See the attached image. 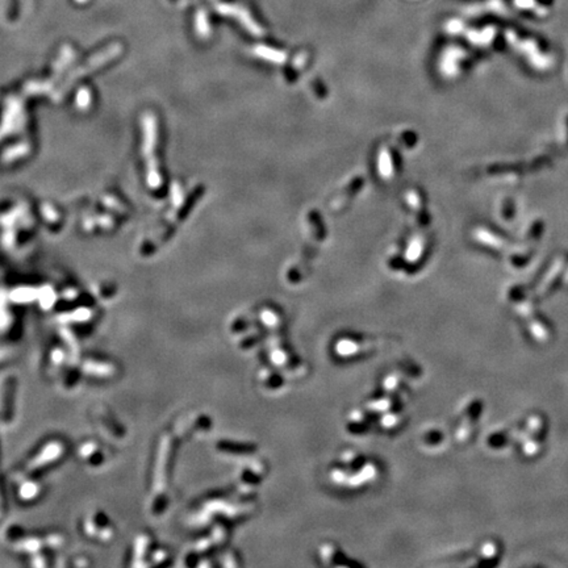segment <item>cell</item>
Masks as SVG:
<instances>
[{
    "label": "cell",
    "instance_id": "3957f363",
    "mask_svg": "<svg viewBox=\"0 0 568 568\" xmlns=\"http://www.w3.org/2000/svg\"><path fill=\"white\" fill-rule=\"evenodd\" d=\"M378 171L381 175V178H384L385 180L392 178L393 175V165H392V158H391V153L387 149H383L379 154L378 160Z\"/></svg>",
    "mask_w": 568,
    "mask_h": 568
},
{
    "label": "cell",
    "instance_id": "6da1fadb",
    "mask_svg": "<svg viewBox=\"0 0 568 568\" xmlns=\"http://www.w3.org/2000/svg\"><path fill=\"white\" fill-rule=\"evenodd\" d=\"M217 11L220 13H222V15L233 16V17L240 20L241 24H242L243 27H245V29H247L250 33L255 34V36H262V34H263L261 27L254 21V19H252V16L249 15V12H247L245 8H241V7L238 6H233V4H221V6H217Z\"/></svg>",
    "mask_w": 568,
    "mask_h": 568
},
{
    "label": "cell",
    "instance_id": "5b68a950",
    "mask_svg": "<svg viewBox=\"0 0 568 568\" xmlns=\"http://www.w3.org/2000/svg\"><path fill=\"white\" fill-rule=\"evenodd\" d=\"M421 250H422V243H421L420 238L412 241V243L409 245L408 252H406V258L408 259H416L420 255Z\"/></svg>",
    "mask_w": 568,
    "mask_h": 568
},
{
    "label": "cell",
    "instance_id": "7a4b0ae2",
    "mask_svg": "<svg viewBox=\"0 0 568 568\" xmlns=\"http://www.w3.org/2000/svg\"><path fill=\"white\" fill-rule=\"evenodd\" d=\"M254 52L255 54H257L258 57H261L262 59H266V61L268 62H274V63H278V65H282L283 62H286L287 59V56L283 52L271 49V48H267V47H262V45L255 48Z\"/></svg>",
    "mask_w": 568,
    "mask_h": 568
},
{
    "label": "cell",
    "instance_id": "277c9868",
    "mask_svg": "<svg viewBox=\"0 0 568 568\" xmlns=\"http://www.w3.org/2000/svg\"><path fill=\"white\" fill-rule=\"evenodd\" d=\"M196 28H197V33H199L201 37H208L209 33H211L208 17H207V15H206V12H204V11H200V12L197 13Z\"/></svg>",
    "mask_w": 568,
    "mask_h": 568
}]
</instances>
